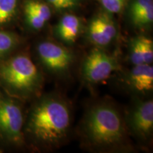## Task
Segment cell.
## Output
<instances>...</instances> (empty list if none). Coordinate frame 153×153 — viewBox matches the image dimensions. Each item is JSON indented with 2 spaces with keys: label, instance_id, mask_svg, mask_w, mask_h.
<instances>
[{
  "label": "cell",
  "instance_id": "cell-17",
  "mask_svg": "<svg viewBox=\"0 0 153 153\" xmlns=\"http://www.w3.org/2000/svg\"><path fill=\"white\" fill-rule=\"evenodd\" d=\"M66 3H68L71 9H74L76 7H78L82 2V0H64Z\"/></svg>",
  "mask_w": 153,
  "mask_h": 153
},
{
  "label": "cell",
  "instance_id": "cell-5",
  "mask_svg": "<svg viewBox=\"0 0 153 153\" xmlns=\"http://www.w3.org/2000/svg\"><path fill=\"white\" fill-rule=\"evenodd\" d=\"M36 54L43 68L53 75H65L74 62L73 53L63 45L54 41L40 42L36 46Z\"/></svg>",
  "mask_w": 153,
  "mask_h": 153
},
{
  "label": "cell",
  "instance_id": "cell-15",
  "mask_svg": "<svg viewBox=\"0 0 153 153\" xmlns=\"http://www.w3.org/2000/svg\"><path fill=\"white\" fill-rule=\"evenodd\" d=\"M19 44V39L16 34L0 30V60L12 52Z\"/></svg>",
  "mask_w": 153,
  "mask_h": 153
},
{
  "label": "cell",
  "instance_id": "cell-1",
  "mask_svg": "<svg viewBox=\"0 0 153 153\" xmlns=\"http://www.w3.org/2000/svg\"><path fill=\"white\" fill-rule=\"evenodd\" d=\"M71 123V110L67 101L58 95L47 94L30 108L24 133L38 148L54 149L68 138Z\"/></svg>",
  "mask_w": 153,
  "mask_h": 153
},
{
  "label": "cell",
  "instance_id": "cell-9",
  "mask_svg": "<svg viewBox=\"0 0 153 153\" xmlns=\"http://www.w3.org/2000/svg\"><path fill=\"white\" fill-rule=\"evenodd\" d=\"M124 84L130 91L139 94L150 93L153 89L152 64L133 65L124 76Z\"/></svg>",
  "mask_w": 153,
  "mask_h": 153
},
{
  "label": "cell",
  "instance_id": "cell-13",
  "mask_svg": "<svg viewBox=\"0 0 153 153\" xmlns=\"http://www.w3.org/2000/svg\"><path fill=\"white\" fill-rule=\"evenodd\" d=\"M128 17L134 27L139 29L150 27L153 23V0H131Z\"/></svg>",
  "mask_w": 153,
  "mask_h": 153
},
{
  "label": "cell",
  "instance_id": "cell-14",
  "mask_svg": "<svg viewBox=\"0 0 153 153\" xmlns=\"http://www.w3.org/2000/svg\"><path fill=\"white\" fill-rule=\"evenodd\" d=\"M19 0H0V28L12 22L18 11Z\"/></svg>",
  "mask_w": 153,
  "mask_h": 153
},
{
  "label": "cell",
  "instance_id": "cell-6",
  "mask_svg": "<svg viewBox=\"0 0 153 153\" xmlns=\"http://www.w3.org/2000/svg\"><path fill=\"white\" fill-rule=\"evenodd\" d=\"M119 70L120 65L116 57L108 54L102 48L95 47L82 62L81 74L88 83L97 84Z\"/></svg>",
  "mask_w": 153,
  "mask_h": 153
},
{
  "label": "cell",
  "instance_id": "cell-10",
  "mask_svg": "<svg viewBox=\"0 0 153 153\" xmlns=\"http://www.w3.org/2000/svg\"><path fill=\"white\" fill-rule=\"evenodd\" d=\"M23 9L25 22L31 30H41L51 18V7L42 0H25Z\"/></svg>",
  "mask_w": 153,
  "mask_h": 153
},
{
  "label": "cell",
  "instance_id": "cell-16",
  "mask_svg": "<svg viewBox=\"0 0 153 153\" xmlns=\"http://www.w3.org/2000/svg\"><path fill=\"white\" fill-rule=\"evenodd\" d=\"M106 12L118 14L123 10L126 6V0H97Z\"/></svg>",
  "mask_w": 153,
  "mask_h": 153
},
{
  "label": "cell",
  "instance_id": "cell-3",
  "mask_svg": "<svg viewBox=\"0 0 153 153\" xmlns=\"http://www.w3.org/2000/svg\"><path fill=\"white\" fill-rule=\"evenodd\" d=\"M43 76L28 55L19 54L0 62V84L11 95L28 98L43 86Z\"/></svg>",
  "mask_w": 153,
  "mask_h": 153
},
{
  "label": "cell",
  "instance_id": "cell-12",
  "mask_svg": "<svg viewBox=\"0 0 153 153\" xmlns=\"http://www.w3.org/2000/svg\"><path fill=\"white\" fill-rule=\"evenodd\" d=\"M82 30V22L79 16L67 14L62 16L55 26L54 34L63 44L72 45L75 43Z\"/></svg>",
  "mask_w": 153,
  "mask_h": 153
},
{
  "label": "cell",
  "instance_id": "cell-2",
  "mask_svg": "<svg viewBox=\"0 0 153 153\" xmlns=\"http://www.w3.org/2000/svg\"><path fill=\"white\" fill-rule=\"evenodd\" d=\"M80 131L85 144L94 150L112 152L127 147L128 131L124 118L109 103L91 106L84 116Z\"/></svg>",
  "mask_w": 153,
  "mask_h": 153
},
{
  "label": "cell",
  "instance_id": "cell-4",
  "mask_svg": "<svg viewBox=\"0 0 153 153\" xmlns=\"http://www.w3.org/2000/svg\"><path fill=\"white\" fill-rule=\"evenodd\" d=\"M24 120L16 101L0 96V137L6 142L21 145L24 142Z\"/></svg>",
  "mask_w": 153,
  "mask_h": 153
},
{
  "label": "cell",
  "instance_id": "cell-8",
  "mask_svg": "<svg viewBox=\"0 0 153 153\" xmlns=\"http://www.w3.org/2000/svg\"><path fill=\"white\" fill-rule=\"evenodd\" d=\"M116 23L108 12H100L91 19L87 30V37L95 47L110 45L117 36Z\"/></svg>",
  "mask_w": 153,
  "mask_h": 153
},
{
  "label": "cell",
  "instance_id": "cell-11",
  "mask_svg": "<svg viewBox=\"0 0 153 153\" xmlns=\"http://www.w3.org/2000/svg\"><path fill=\"white\" fill-rule=\"evenodd\" d=\"M128 58L133 65L152 64L153 61V41L145 35L134 36L128 42Z\"/></svg>",
  "mask_w": 153,
  "mask_h": 153
},
{
  "label": "cell",
  "instance_id": "cell-7",
  "mask_svg": "<svg viewBox=\"0 0 153 153\" xmlns=\"http://www.w3.org/2000/svg\"><path fill=\"white\" fill-rule=\"evenodd\" d=\"M127 131L143 142L150 139L153 130V101L140 100L130 108L125 119Z\"/></svg>",
  "mask_w": 153,
  "mask_h": 153
}]
</instances>
